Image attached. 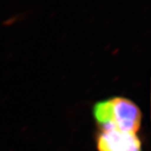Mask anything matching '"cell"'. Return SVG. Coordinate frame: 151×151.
I'll list each match as a JSON object with an SVG mask.
<instances>
[{"label": "cell", "instance_id": "obj_3", "mask_svg": "<svg viewBox=\"0 0 151 151\" xmlns=\"http://www.w3.org/2000/svg\"><path fill=\"white\" fill-rule=\"evenodd\" d=\"M93 113L99 129L111 127L113 113V98L96 103L94 106Z\"/></svg>", "mask_w": 151, "mask_h": 151}, {"label": "cell", "instance_id": "obj_2", "mask_svg": "<svg viewBox=\"0 0 151 151\" xmlns=\"http://www.w3.org/2000/svg\"><path fill=\"white\" fill-rule=\"evenodd\" d=\"M113 123L109 127L137 133L142 122V113L139 108L127 98L116 96L113 98Z\"/></svg>", "mask_w": 151, "mask_h": 151}, {"label": "cell", "instance_id": "obj_1", "mask_svg": "<svg viewBox=\"0 0 151 151\" xmlns=\"http://www.w3.org/2000/svg\"><path fill=\"white\" fill-rule=\"evenodd\" d=\"M96 147L98 151H142L141 140L137 133L114 127L99 129Z\"/></svg>", "mask_w": 151, "mask_h": 151}]
</instances>
